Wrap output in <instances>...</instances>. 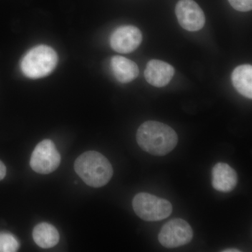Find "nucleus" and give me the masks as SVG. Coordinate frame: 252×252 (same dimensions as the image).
Returning <instances> with one entry per match:
<instances>
[{
  "mask_svg": "<svg viewBox=\"0 0 252 252\" xmlns=\"http://www.w3.org/2000/svg\"><path fill=\"white\" fill-rule=\"evenodd\" d=\"M175 12L179 23L186 31H198L205 26L203 11L193 0H180Z\"/></svg>",
  "mask_w": 252,
  "mask_h": 252,
  "instance_id": "7",
  "label": "nucleus"
},
{
  "mask_svg": "<svg viewBox=\"0 0 252 252\" xmlns=\"http://www.w3.org/2000/svg\"><path fill=\"white\" fill-rule=\"evenodd\" d=\"M232 83L236 91L247 98H252V66L242 64L232 73Z\"/></svg>",
  "mask_w": 252,
  "mask_h": 252,
  "instance_id": "12",
  "label": "nucleus"
},
{
  "mask_svg": "<svg viewBox=\"0 0 252 252\" xmlns=\"http://www.w3.org/2000/svg\"><path fill=\"white\" fill-rule=\"evenodd\" d=\"M111 67L114 77L122 84H127L138 77L137 64L130 59L122 56H114L111 60Z\"/></svg>",
  "mask_w": 252,
  "mask_h": 252,
  "instance_id": "11",
  "label": "nucleus"
},
{
  "mask_svg": "<svg viewBox=\"0 0 252 252\" xmlns=\"http://www.w3.org/2000/svg\"><path fill=\"white\" fill-rule=\"evenodd\" d=\"M212 185L218 191L228 193L238 185V177L234 169L224 162H218L212 168Z\"/></svg>",
  "mask_w": 252,
  "mask_h": 252,
  "instance_id": "10",
  "label": "nucleus"
},
{
  "mask_svg": "<svg viewBox=\"0 0 252 252\" xmlns=\"http://www.w3.org/2000/svg\"><path fill=\"white\" fill-rule=\"evenodd\" d=\"M175 72L174 67L168 63L159 60H152L147 63L144 77L151 85L161 88L170 82Z\"/></svg>",
  "mask_w": 252,
  "mask_h": 252,
  "instance_id": "9",
  "label": "nucleus"
},
{
  "mask_svg": "<svg viewBox=\"0 0 252 252\" xmlns=\"http://www.w3.org/2000/svg\"><path fill=\"white\" fill-rule=\"evenodd\" d=\"M58 60L57 54L52 48L45 45L36 46L25 55L21 61V70L26 77L40 79L54 70Z\"/></svg>",
  "mask_w": 252,
  "mask_h": 252,
  "instance_id": "3",
  "label": "nucleus"
},
{
  "mask_svg": "<svg viewBox=\"0 0 252 252\" xmlns=\"http://www.w3.org/2000/svg\"><path fill=\"white\" fill-rule=\"evenodd\" d=\"M19 248V243L14 235L0 233V252H14Z\"/></svg>",
  "mask_w": 252,
  "mask_h": 252,
  "instance_id": "14",
  "label": "nucleus"
},
{
  "mask_svg": "<svg viewBox=\"0 0 252 252\" xmlns=\"http://www.w3.org/2000/svg\"><path fill=\"white\" fill-rule=\"evenodd\" d=\"M136 139L142 150L157 157L170 153L178 142L177 133L170 126L155 121L142 124L137 130Z\"/></svg>",
  "mask_w": 252,
  "mask_h": 252,
  "instance_id": "1",
  "label": "nucleus"
},
{
  "mask_svg": "<svg viewBox=\"0 0 252 252\" xmlns=\"http://www.w3.org/2000/svg\"><path fill=\"white\" fill-rule=\"evenodd\" d=\"M193 232L188 222L182 219L169 220L159 232V243L166 248L183 246L191 241Z\"/></svg>",
  "mask_w": 252,
  "mask_h": 252,
  "instance_id": "6",
  "label": "nucleus"
},
{
  "mask_svg": "<svg viewBox=\"0 0 252 252\" xmlns=\"http://www.w3.org/2000/svg\"><path fill=\"white\" fill-rule=\"evenodd\" d=\"M6 174V167L4 163L0 160V181L4 178Z\"/></svg>",
  "mask_w": 252,
  "mask_h": 252,
  "instance_id": "16",
  "label": "nucleus"
},
{
  "mask_svg": "<svg viewBox=\"0 0 252 252\" xmlns=\"http://www.w3.org/2000/svg\"><path fill=\"white\" fill-rule=\"evenodd\" d=\"M223 252H240V250L238 249H226V250H223Z\"/></svg>",
  "mask_w": 252,
  "mask_h": 252,
  "instance_id": "17",
  "label": "nucleus"
},
{
  "mask_svg": "<svg viewBox=\"0 0 252 252\" xmlns=\"http://www.w3.org/2000/svg\"><path fill=\"white\" fill-rule=\"evenodd\" d=\"M142 41V32L132 26L118 28L110 37V45L114 51L121 54H129L139 47Z\"/></svg>",
  "mask_w": 252,
  "mask_h": 252,
  "instance_id": "8",
  "label": "nucleus"
},
{
  "mask_svg": "<svg viewBox=\"0 0 252 252\" xmlns=\"http://www.w3.org/2000/svg\"><path fill=\"white\" fill-rule=\"evenodd\" d=\"M74 170L86 185L94 188L107 185L114 173L108 159L94 151L79 156L74 162Z\"/></svg>",
  "mask_w": 252,
  "mask_h": 252,
  "instance_id": "2",
  "label": "nucleus"
},
{
  "mask_svg": "<svg viewBox=\"0 0 252 252\" xmlns=\"http://www.w3.org/2000/svg\"><path fill=\"white\" fill-rule=\"evenodd\" d=\"M132 207L136 215L147 221H158L172 214V204L165 199L148 193H140L134 197Z\"/></svg>",
  "mask_w": 252,
  "mask_h": 252,
  "instance_id": "4",
  "label": "nucleus"
},
{
  "mask_svg": "<svg viewBox=\"0 0 252 252\" xmlns=\"http://www.w3.org/2000/svg\"><path fill=\"white\" fill-rule=\"evenodd\" d=\"M61 157L52 141L44 140L36 146L31 158V168L41 175L54 172L61 163Z\"/></svg>",
  "mask_w": 252,
  "mask_h": 252,
  "instance_id": "5",
  "label": "nucleus"
},
{
  "mask_svg": "<svg viewBox=\"0 0 252 252\" xmlns=\"http://www.w3.org/2000/svg\"><path fill=\"white\" fill-rule=\"evenodd\" d=\"M232 7L241 12L251 11L252 0H228Z\"/></svg>",
  "mask_w": 252,
  "mask_h": 252,
  "instance_id": "15",
  "label": "nucleus"
},
{
  "mask_svg": "<svg viewBox=\"0 0 252 252\" xmlns=\"http://www.w3.org/2000/svg\"><path fill=\"white\" fill-rule=\"evenodd\" d=\"M33 239L38 246L43 249L54 248L59 242V231L50 223H39L34 227L32 233Z\"/></svg>",
  "mask_w": 252,
  "mask_h": 252,
  "instance_id": "13",
  "label": "nucleus"
}]
</instances>
